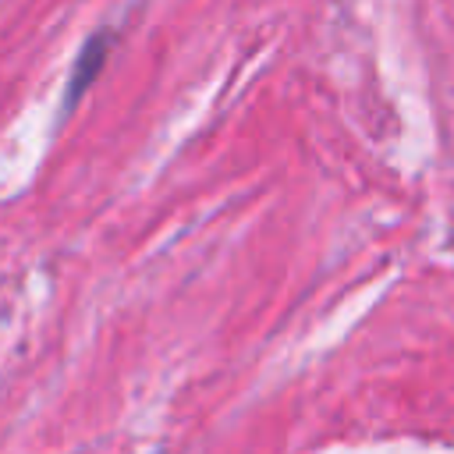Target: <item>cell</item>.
<instances>
[{
    "label": "cell",
    "instance_id": "cell-1",
    "mask_svg": "<svg viewBox=\"0 0 454 454\" xmlns=\"http://www.w3.org/2000/svg\"><path fill=\"white\" fill-rule=\"evenodd\" d=\"M110 43H114L110 32H96V35L82 46V53H78V60H74V71H71V82H67V106H74V103L82 99V92L96 82V74H99L103 64H106Z\"/></svg>",
    "mask_w": 454,
    "mask_h": 454
}]
</instances>
